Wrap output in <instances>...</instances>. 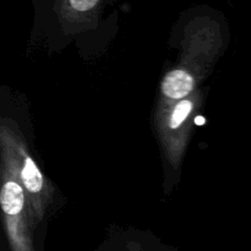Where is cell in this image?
<instances>
[{
    "instance_id": "obj_3",
    "label": "cell",
    "mask_w": 251,
    "mask_h": 251,
    "mask_svg": "<svg viewBox=\"0 0 251 251\" xmlns=\"http://www.w3.org/2000/svg\"><path fill=\"white\" fill-rule=\"evenodd\" d=\"M22 181L27 190L31 193H39L43 186V178H42L41 172L38 171L34 162L29 157H27L25 162V167L22 169Z\"/></svg>"
},
{
    "instance_id": "obj_5",
    "label": "cell",
    "mask_w": 251,
    "mask_h": 251,
    "mask_svg": "<svg viewBox=\"0 0 251 251\" xmlns=\"http://www.w3.org/2000/svg\"><path fill=\"white\" fill-rule=\"evenodd\" d=\"M206 123L205 118L201 117V115H199V117L195 118V124L199 125V126H201V125H203Z\"/></svg>"
},
{
    "instance_id": "obj_2",
    "label": "cell",
    "mask_w": 251,
    "mask_h": 251,
    "mask_svg": "<svg viewBox=\"0 0 251 251\" xmlns=\"http://www.w3.org/2000/svg\"><path fill=\"white\" fill-rule=\"evenodd\" d=\"M1 208L6 215H19L24 207V193L19 184L9 181L2 186L1 195Z\"/></svg>"
},
{
    "instance_id": "obj_1",
    "label": "cell",
    "mask_w": 251,
    "mask_h": 251,
    "mask_svg": "<svg viewBox=\"0 0 251 251\" xmlns=\"http://www.w3.org/2000/svg\"><path fill=\"white\" fill-rule=\"evenodd\" d=\"M194 87V80L183 70H173L164 77L162 91L167 97L181 98L188 96Z\"/></svg>"
},
{
    "instance_id": "obj_4",
    "label": "cell",
    "mask_w": 251,
    "mask_h": 251,
    "mask_svg": "<svg viewBox=\"0 0 251 251\" xmlns=\"http://www.w3.org/2000/svg\"><path fill=\"white\" fill-rule=\"evenodd\" d=\"M191 108H193V104H191V102H189V100H183V102H180L176 105L171 119L172 129H176V127H179L183 124L184 120H185L186 118H188V115L190 114Z\"/></svg>"
}]
</instances>
